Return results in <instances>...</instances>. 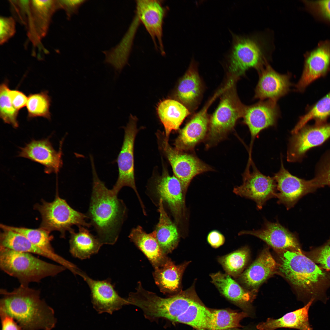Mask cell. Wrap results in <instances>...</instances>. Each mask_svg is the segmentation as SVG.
<instances>
[{"mask_svg":"<svg viewBox=\"0 0 330 330\" xmlns=\"http://www.w3.org/2000/svg\"><path fill=\"white\" fill-rule=\"evenodd\" d=\"M0 310L13 317L22 330H51L57 320L54 310L40 297V292L20 285L13 291L2 288Z\"/></svg>","mask_w":330,"mask_h":330,"instance_id":"6da1fadb","label":"cell"},{"mask_svg":"<svg viewBox=\"0 0 330 330\" xmlns=\"http://www.w3.org/2000/svg\"><path fill=\"white\" fill-rule=\"evenodd\" d=\"M93 187L87 214L97 237L103 244L113 245L117 241L126 218L127 208L123 200L108 189L98 178L94 160H90Z\"/></svg>","mask_w":330,"mask_h":330,"instance_id":"7a4b0ae2","label":"cell"},{"mask_svg":"<svg viewBox=\"0 0 330 330\" xmlns=\"http://www.w3.org/2000/svg\"><path fill=\"white\" fill-rule=\"evenodd\" d=\"M279 254L277 270L300 294L315 299L327 280L326 273L302 252L277 251Z\"/></svg>","mask_w":330,"mask_h":330,"instance_id":"3957f363","label":"cell"},{"mask_svg":"<svg viewBox=\"0 0 330 330\" xmlns=\"http://www.w3.org/2000/svg\"><path fill=\"white\" fill-rule=\"evenodd\" d=\"M261 32L247 36L234 35L229 71L237 79L251 68L259 71L271 59L274 49L271 35Z\"/></svg>","mask_w":330,"mask_h":330,"instance_id":"277c9868","label":"cell"},{"mask_svg":"<svg viewBox=\"0 0 330 330\" xmlns=\"http://www.w3.org/2000/svg\"><path fill=\"white\" fill-rule=\"evenodd\" d=\"M0 268L3 272L17 279L20 285L28 286L48 277H54L67 268L47 262L31 253L0 246Z\"/></svg>","mask_w":330,"mask_h":330,"instance_id":"5b68a950","label":"cell"},{"mask_svg":"<svg viewBox=\"0 0 330 330\" xmlns=\"http://www.w3.org/2000/svg\"><path fill=\"white\" fill-rule=\"evenodd\" d=\"M130 304L141 309L146 318H164L174 322L187 310L193 299V294L188 289L169 297L163 298L145 289L138 281L134 292L127 298Z\"/></svg>","mask_w":330,"mask_h":330,"instance_id":"8992f818","label":"cell"},{"mask_svg":"<svg viewBox=\"0 0 330 330\" xmlns=\"http://www.w3.org/2000/svg\"><path fill=\"white\" fill-rule=\"evenodd\" d=\"M236 79L231 78L223 93L219 105L210 120L207 134L209 143L221 140L243 117L246 106L240 101L235 88Z\"/></svg>","mask_w":330,"mask_h":330,"instance_id":"52a82bcc","label":"cell"},{"mask_svg":"<svg viewBox=\"0 0 330 330\" xmlns=\"http://www.w3.org/2000/svg\"><path fill=\"white\" fill-rule=\"evenodd\" d=\"M40 213L42 218L40 227L50 233L57 231L61 233V237L64 238L65 233L73 229L74 225L87 228L91 227L90 223L86 221L88 218L84 214L72 208L64 199L57 194L51 202L42 200L41 204L34 206Z\"/></svg>","mask_w":330,"mask_h":330,"instance_id":"ba28073f","label":"cell"},{"mask_svg":"<svg viewBox=\"0 0 330 330\" xmlns=\"http://www.w3.org/2000/svg\"><path fill=\"white\" fill-rule=\"evenodd\" d=\"M156 136L160 148L170 163L174 176L181 182L185 194L194 177L212 170L210 167L195 156L171 147L165 133L159 131Z\"/></svg>","mask_w":330,"mask_h":330,"instance_id":"9c48e42d","label":"cell"},{"mask_svg":"<svg viewBox=\"0 0 330 330\" xmlns=\"http://www.w3.org/2000/svg\"><path fill=\"white\" fill-rule=\"evenodd\" d=\"M136 117L130 115L127 126L124 128V135L122 147L117 159L119 170L117 180L111 189L117 195L124 186L132 189L135 192L142 208L145 207L136 186L134 174V150L135 138L138 132Z\"/></svg>","mask_w":330,"mask_h":330,"instance_id":"30bf717a","label":"cell"},{"mask_svg":"<svg viewBox=\"0 0 330 330\" xmlns=\"http://www.w3.org/2000/svg\"><path fill=\"white\" fill-rule=\"evenodd\" d=\"M155 191L168 207L178 228H181L186 218V194L179 180L163 169L162 175L156 181Z\"/></svg>","mask_w":330,"mask_h":330,"instance_id":"8fae6325","label":"cell"},{"mask_svg":"<svg viewBox=\"0 0 330 330\" xmlns=\"http://www.w3.org/2000/svg\"><path fill=\"white\" fill-rule=\"evenodd\" d=\"M233 191L238 196L254 201L260 210L268 200L276 198L277 184L273 177L265 175L254 168L251 172L246 171L242 184L235 187Z\"/></svg>","mask_w":330,"mask_h":330,"instance_id":"7c38bea8","label":"cell"},{"mask_svg":"<svg viewBox=\"0 0 330 330\" xmlns=\"http://www.w3.org/2000/svg\"><path fill=\"white\" fill-rule=\"evenodd\" d=\"M330 137V123L306 125L293 134L287 151L288 161H300L312 148L320 145Z\"/></svg>","mask_w":330,"mask_h":330,"instance_id":"4fadbf2b","label":"cell"},{"mask_svg":"<svg viewBox=\"0 0 330 330\" xmlns=\"http://www.w3.org/2000/svg\"><path fill=\"white\" fill-rule=\"evenodd\" d=\"M303 72L295 86L296 90L303 92L311 83L325 76L330 67V40L320 42L313 50L304 55Z\"/></svg>","mask_w":330,"mask_h":330,"instance_id":"5bb4252c","label":"cell"},{"mask_svg":"<svg viewBox=\"0 0 330 330\" xmlns=\"http://www.w3.org/2000/svg\"><path fill=\"white\" fill-rule=\"evenodd\" d=\"M76 273L82 277L89 286L93 307L98 313L112 314L123 306L130 304L127 299L122 298L119 295L110 279L94 280L79 270Z\"/></svg>","mask_w":330,"mask_h":330,"instance_id":"9a60e30c","label":"cell"},{"mask_svg":"<svg viewBox=\"0 0 330 330\" xmlns=\"http://www.w3.org/2000/svg\"><path fill=\"white\" fill-rule=\"evenodd\" d=\"M136 17L144 25L156 47L159 45L161 54L165 53L162 40L163 25L166 9L161 1L139 0L136 2Z\"/></svg>","mask_w":330,"mask_h":330,"instance_id":"2e32d148","label":"cell"},{"mask_svg":"<svg viewBox=\"0 0 330 330\" xmlns=\"http://www.w3.org/2000/svg\"><path fill=\"white\" fill-rule=\"evenodd\" d=\"M277 192V203L284 205L287 210L293 207L302 196L313 189L310 180L295 176L284 167L282 162L279 171L274 174Z\"/></svg>","mask_w":330,"mask_h":330,"instance_id":"e0dca14e","label":"cell"},{"mask_svg":"<svg viewBox=\"0 0 330 330\" xmlns=\"http://www.w3.org/2000/svg\"><path fill=\"white\" fill-rule=\"evenodd\" d=\"M239 234L256 237L277 251L289 250L301 252L296 235L278 222L265 220L260 229L242 231Z\"/></svg>","mask_w":330,"mask_h":330,"instance_id":"ac0fdd59","label":"cell"},{"mask_svg":"<svg viewBox=\"0 0 330 330\" xmlns=\"http://www.w3.org/2000/svg\"><path fill=\"white\" fill-rule=\"evenodd\" d=\"M258 72L259 78L255 89L254 98L261 101L268 99L277 101L290 91V74H280L269 63Z\"/></svg>","mask_w":330,"mask_h":330,"instance_id":"d6986e66","label":"cell"},{"mask_svg":"<svg viewBox=\"0 0 330 330\" xmlns=\"http://www.w3.org/2000/svg\"><path fill=\"white\" fill-rule=\"evenodd\" d=\"M277 101L268 100L246 106L243 122L249 128L252 140L263 130L276 125L279 116Z\"/></svg>","mask_w":330,"mask_h":330,"instance_id":"ffe728a7","label":"cell"},{"mask_svg":"<svg viewBox=\"0 0 330 330\" xmlns=\"http://www.w3.org/2000/svg\"><path fill=\"white\" fill-rule=\"evenodd\" d=\"M217 97L215 95L180 130L174 143L175 149L184 152L191 150L204 138L208 131L209 123L207 110Z\"/></svg>","mask_w":330,"mask_h":330,"instance_id":"44dd1931","label":"cell"},{"mask_svg":"<svg viewBox=\"0 0 330 330\" xmlns=\"http://www.w3.org/2000/svg\"><path fill=\"white\" fill-rule=\"evenodd\" d=\"M58 9V0H30L27 20L28 35L34 44L46 35L52 16Z\"/></svg>","mask_w":330,"mask_h":330,"instance_id":"7402d4cb","label":"cell"},{"mask_svg":"<svg viewBox=\"0 0 330 330\" xmlns=\"http://www.w3.org/2000/svg\"><path fill=\"white\" fill-rule=\"evenodd\" d=\"M18 156L27 158L44 167L46 174L57 173L62 165V151H56L49 138L33 140L24 147L20 148Z\"/></svg>","mask_w":330,"mask_h":330,"instance_id":"603a6c76","label":"cell"},{"mask_svg":"<svg viewBox=\"0 0 330 330\" xmlns=\"http://www.w3.org/2000/svg\"><path fill=\"white\" fill-rule=\"evenodd\" d=\"M212 283L220 292L229 300L237 304L249 316L254 314L251 303L255 293L243 288L228 274L220 272L210 275Z\"/></svg>","mask_w":330,"mask_h":330,"instance_id":"cb8c5ba5","label":"cell"},{"mask_svg":"<svg viewBox=\"0 0 330 330\" xmlns=\"http://www.w3.org/2000/svg\"><path fill=\"white\" fill-rule=\"evenodd\" d=\"M277 267L269 249L266 248L241 274V280L250 292L255 293L261 284L277 272Z\"/></svg>","mask_w":330,"mask_h":330,"instance_id":"d4e9b609","label":"cell"},{"mask_svg":"<svg viewBox=\"0 0 330 330\" xmlns=\"http://www.w3.org/2000/svg\"><path fill=\"white\" fill-rule=\"evenodd\" d=\"M189 262L176 265L168 257L162 266L154 268L152 274L155 282L161 292L170 296L178 294L181 290L183 273Z\"/></svg>","mask_w":330,"mask_h":330,"instance_id":"484cf974","label":"cell"},{"mask_svg":"<svg viewBox=\"0 0 330 330\" xmlns=\"http://www.w3.org/2000/svg\"><path fill=\"white\" fill-rule=\"evenodd\" d=\"M2 245L5 248L13 250L41 255L69 270H71L74 266L55 252L46 250L35 245L24 236L14 231L10 230L5 234L2 239Z\"/></svg>","mask_w":330,"mask_h":330,"instance_id":"4316f807","label":"cell"},{"mask_svg":"<svg viewBox=\"0 0 330 330\" xmlns=\"http://www.w3.org/2000/svg\"><path fill=\"white\" fill-rule=\"evenodd\" d=\"M129 238L143 253L154 268L163 265L168 257L162 251L154 231L146 233L140 226L131 230Z\"/></svg>","mask_w":330,"mask_h":330,"instance_id":"83f0119b","label":"cell"},{"mask_svg":"<svg viewBox=\"0 0 330 330\" xmlns=\"http://www.w3.org/2000/svg\"><path fill=\"white\" fill-rule=\"evenodd\" d=\"M159 222L153 231L162 251L166 255L171 253L178 245L180 239L179 229L169 217L161 199H159Z\"/></svg>","mask_w":330,"mask_h":330,"instance_id":"f1b7e54d","label":"cell"},{"mask_svg":"<svg viewBox=\"0 0 330 330\" xmlns=\"http://www.w3.org/2000/svg\"><path fill=\"white\" fill-rule=\"evenodd\" d=\"M314 299H312L303 307L288 313L278 319L268 318L259 323L256 328L259 330H275L288 328L299 330H313L309 320L308 311Z\"/></svg>","mask_w":330,"mask_h":330,"instance_id":"f546056e","label":"cell"},{"mask_svg":"<svg viewBox=\"0 0 330 330\" xmlns=\"http://www.w3.org/2000/svg\"><path fill=\"white\" fill-rule=\"evenodd\" d=\"M78 227V232H75L74 229L69 232V251L74 257L86 259L97 253L103 244L85 227Z\"/></svg>","mask_w":330,"mask_h":330,"instance_id":"4dcf8cb0","label":"cell"},{"mask_svg":"<svg viewBox=\"0 0 330 330\" xmlns=\"http://www.w3.org/2000/svg\"><path fill=\"white\" fill-rule=\"evenodd\" d=\"M157 111L165 129V135L168 140L173 130H177L189 114L188 109L181 103L172 99H168L160 102Z\"/></svg>","mask_w":330,"mask_h":330,"instance_id":"1f68e13d","label":"cell"},{"mask_svg":"<svg viewBox=\"0 0 330 330\" xmlns=\"http://www.w3.org/2000/svg\"><path fill=\"white\" fill-rule=\"evenodd\" d=\"M201 92L200 79L196 64L193 60L179 83L177 96L182 103L193 109L198 104Z\"/></svg>","mask_w":330,"mask_h":330,"instance_id":"d6a6232c","label":"cell"},{"mask_svg":"<svg viewBox=\"0 0 330 330\" xmlns=\"http://www.w3.org/2000/svg\"><path fill=\"white\" fill-rule=\"evenodd\" d=\"M212 310L207 307L197 296L175 322L189 325L198 330H208Z\"/></svg>","mask_w":330,"mask_h":330,"instance_id":"836d02e7","label":"cell"},{"mask_svg":"<svg viewBox=\"0 0 330 330\" xmlns=\"http://www.w3.org/2000/svg\"><path fill=\"white\" fill-rule=\"evenodd\" d=\"M330 117V92L316 103L304 115L300 117L298 122L292 131L293 134L296 133L310 120L315 121L316 124L327 123Z\"/></svg>","mask_w":330,"mask_h":330,"instance_id":"e575fe53","label":"cell"},{"mask_svg":"<svg viewBox=\"0 0 330 330\" xmlns=\"http://www.w3.org/2000/svg\"><path fill=\"white\" fill-rule=\"evenodd\" d=\"M248 316V314L244 311L213 310L209 330H226L241 327V321Z\"/></svg>","mask_w":330,"mask_h":330,"instance_id":"d590c367","label":"cell"},{"mask_svg":"<svg viewBox=\"0 0 330 330\" xmlns=\"http://www.w3.org/2000/svg\"><path fill=\"white\" fill-rule=\"evenodd\" d=\"M249 250L246 247L220 257L218 261L227 274L237 277L240 274L248 262Z\"/></svg>","mask_w":330,"mask_h":330,"instance_id":"8d00e7d4","label":"cell"},{"mask_svg":"<svg viewBox=\"0 0 330 330\" xmlns=\"http://www.w3.org/2000/svg\"><path fill=\"white\" fill-rule=\"evenodd\" d=\"M0 225L17 232L25 237L31 242L46 250L55 252L51 242L53 237L50 232L41 227L30 229L24 227H16L3 224Z\"/></svg>","mask_w":330,"mask_h":330,"instance_id":"74e56055","label":"cell"},{"mask_svg":"<svg viewBox=\"0 0 330 330\" xmlns=\"http://www.w3.org/2000/svg\"><path fill=\"white\" fill-rule=\"evenodd\" d=\"M51 99L46 91L30 94L26 104L28 118H51L50 112Z\"/></svg>","mask_w":330,"mask_h":330,"instance_id":"f35d334b","label":"cell"},{"mask_svg":"<svg viewBox=\"0 0 330 330\" xmlns=\"http://www.w3.org/2000/svg\"><path fill=\"white\" fill-rule=\"evenodd\" d=\"M9 89L6 82L0 86V116L3 122L15 128L18 127L17 118L19 111L13 105L8 95Z\"/></svg>","mask_w":330,"mask_h":330,"instance_id":"ab89813d","label":"cell"},{"mask_svg":"<svg viewBox=\"0 0 330 330\" xmlns=\"http://www.w3.org/2000/svg\"><path fill=\"white\" fill-rule=\"evenodd\" d=\"M314 178L310 180L314 189L330 185V149L326 151L316 163Z\"/></svg>","mask_w":330,"mask_h":330,"instance_id":"60d3db41","label":"cell"},{"mask_svg":"<svg viewBox=\"0 0 330 330\" xmlns=\"http://www.w3.org/2000/svg\"><path fill=\"white\" fill-rule=\"evenodd\" d=\"M306 9L315 16L330 23V0H303Z\"/></svg>","mask_w":330,"mask_h":330,"instance_id":"b9f144b4","label":"cell"},{"mask_svg":"<svg viewBox=\"0 0 330 330\" xmlns=\"http://www.w3.org/2000/svg\"><path fill=\"white\" fill-rule=\"evenodd\" d=\"M15 22L12 17L0 18V43L3 44L14 35Z\"/></svg>","mask_w":330,"mask_h":330,"instance_id":"7bdbcfd3","label":"cell"},{"mask_svg":"<svg viewBox=\"0 0 330 330\" xmlns=\"http://www.w3.org/2000/svg\"><path fill=\"white\" fill-rule=\"evenodd\" d=\"M313 258L322 268L330 270V240L314 252Z\"/></svg>","mask_w":330,"mask_h":330,"instance_id":"ee69618b","label":"cell"},{"mask_svg":"<svg viewBox=\"0 0 330 330\" xmlns=\"http://www.w3.org/2000/svg\"><path fill=\"white\" fill-rule=\"evenodd\" d=\"M60 9L64 10L68 19H71L74 15L78 14L79 9L86 0H58Z\"/></svg>","mask_w":330,"mask_h":330,"instance_id":"f6af8a7d","label":"cell"},{"mask_svg":"<svg viewBox=\"0 0 330 330\" xmlns=\"http://www.w3.org/2000/svg\"><path fill=\"white\" fill-rule=\"evenodd\" d=\"M8 93L13 105L18 111L26 105L28 97L22 92L9 88Z\"/></svg>","mask_w":330,"mask_h":330,"instance_id":"bcb514c9","label":"cell"},{"mask_svg":"<svg viewBox=\"0 0 330 330\" xmlns=\"http://www.w3.org/2000/svg\"><path fill=\"white\" fill-rule=\"evenodd\" d=\"M1 330H22L20 326L12 317L0 310Z\"/></svg>","mask_w":330,"mask_h":330,"instance_id":"7dc6e473","label":"cell"},{"mask_svg":"<svg viewBox=\"0 0 330 330\" xmlns=\"http://www.w3.org/2000/svg\"><path fill=\"white\" fill-rule=\"evenodd\" d=\"M207 240L211 246L215 248H218L222 245L225 240L223 235L217 230L211 231L208 234Z\"/></svg>","mask_w":330,"mask_h":330,"instance_id":"c3c4849f","label":"cell"},{"mask_svg":"<svg viewBox=\"0 0 330 330\" xmlns=\"http://www.w3.org/2000/svg\"><path fill=\"white\" fill-rule=\"evenodd\" d=\"M235 330H240V329H235Z\"/></svg>","mask_w":330,"mask_h":330,"instance_id":"681fc988","label":"cell"}]
</instances>
